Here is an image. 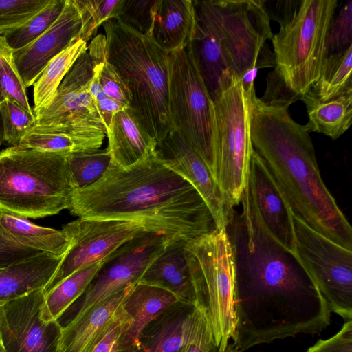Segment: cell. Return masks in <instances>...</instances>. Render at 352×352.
<instances>
[{
    "mask_svg": "<svg viewBox=\"0 0 352 352\" xmlns=\"http://www.w3.org/2000/svg\"><path fill=\"white\" fill-rule=\"evenodd\" d=\"M81 19L74 0H66L56 21L27 46L13 51L16 72L24 87L34 83L47 64L72 42L80 38Z\"/></svg>",
    "mask_w": 352,
    "mask_h": 352,
    "instance_id": "ac0fdd59",
    "label": "cell"
},
{
    "mask_svg": "<svg viewBox=\"0 0 352 352\" xmlns=\"http://www.w3.org/2000/svg\"><path fill=\"white\" fill-rule=\"evenodd\" d=\"M177 302V298L170 292L138 282L122 303L130 323L117 352L135 348L149 324Z\"/></svg>",
    "mask_w": 352,
    "mask_h": 352,
    "instance_id": "603a6c76",
    "label": "cell"
},
{
    "mask_svg": "<svg viewBox=\"0 0 352 352\" xmlns=\"http://www.w3.org/2000/svg\"><path fill=\"white\" fill-rule=\"evenodd\" d=\"M68 210L80 219L140 222L170 240L189 241L217 229L200 194L157 149L126 168L111 164L97 182L74 190Z\"/></svg>",
    "mask_w": 352,
    "mask_h": 352,
    "instance_id": "7a4b0ae2",
    "label": "cell"
},
{
    "mask_svg": "<svg viewBox=\"0 0 352 352\" xmlns=\"http://www.w3.org/2000/svg\"><path fill=\"white\" fill-rule=\"evenodd\" d=\"M0 352H6L3 340H2V336H1V327H0Z\"/></svg>",
    "mask_w": 352,
    "mask_h": 352,
    "instance_id": "f907efd6",
    "label": "cell"
},
{
    "mask_svg": "<svg viewBox=\"0 0 352 352\" xmlns=\"http://www.w3.org/2000/svg\"><path fill=\"white\" fill-rule=\"evenodd\" d=\"M156 0H122L116 19L146 36H151Z\"/></svg>",
    "mask_w": 352,
    "mask_h": 352,
    "instance_id": "ab89813d",
    "label": "cell"
},
{
    "mask_svg": "<svg viewBox=\"0 0 352 352\" xmlns=\"http://www.w3.org/2000/svg\"><path fill=\"white\" fill-rule=\"evenodd\" d=\"M65 2L66 0H50L44 8L25 23L0 34L13 51L21 49L48 30L61 14Z\"/></svg>",
    "mask_w": 352,
    "mask_h": 352,
    "instance_id": "e575fe53",
    "label": "cell"
},
{
    "mask_svg": "<svg viewBox=\"0 0 352 352\" xmlns=\"http://www.w3.org/2000/svg\"><path fill=\"white\" fill-rule=\"evenodd\" d=\"M0 233L16 244L55 256H64L70 246L63 230L37 226L8 212L0 211Z\"/></svg>",
    "mask_w": 352,
    "mask_h": 352,
    "instance_id": "83f0119b",
    "label": "cell"
},
{
    "mask_svg": "<svg viewBox=\"0 0 352 352\" xmlns=\"http://www.w3.org/2000/svg\"><path fill=\"white\" fill-rule=\"evenodd\" d=\"M137 283L129 284L117 290L62 326L56 352H80L113 317Z\"/></svg>",
    "mask_w": 352,
    "mask_h": 352,
    "instance_id": "4316f807",
    "label": "cell"
},
{
    "mask_svg": "<svg viewBox=\"0 0 352 352\" xmlns=\"http://www.w3.org/2000/svg\"><path fill=\"white\" fill-rule=\"evenodd\" d=\"M352 46L327 56L318 80L305 94L318 101H328L352 93ZM305 95V94H304Z\"/></svg>",
    "mask_w": 352,
    "mask_h": 352,
    "instance_id": "1f68e13d",
    "label": "cell"
},
{
    "mask_svg": "<svg viewBox=\"0 0 352 352\" xmlns=\"http://www.w3.org/2000/svg\"><path fill=\"white\" fill-rule=\"evenodd\" d=\"M6 66L15 67L13 50L8 44L5 37L0 34V69Z\"/></svg>",
    "mask_w": 352,
    "mask_h": 352,
    "instance_id": "c3c4849f",
    "label": "cell"
},
{
    "mask_svg": "<svg viewBox=\"0 0 352 352\" xmlns=\"http://www.w3.org/2000/svg\"><path fill=\"white\" fill-rule=\"evenodd\" d=\"M130 319L122 304L113 317L90 339L80 352H117Z\"/></svg>",
    "mask_w": 352,
    "mask_h": 352,
    "instance_id": "74e56055",
    "label": "cell"
},
{
    "mask_svg": "<svg viewBox=\"0 0 352 352\" xmlns=\"http://www.w3.org/2000/svg\"><path fill=\"white\" fill-rule=\"evenodd\" d=\"M107 258L74 272L45 293L41 307V320L46 323L59 321L70 306L85 293Z\"/></svg>",
    "mask_w": 352,
    "mask_h": 352,
    "instance_id": "f546056e",
    "label": "cell"
},
{
    "mask_svg": "<svg viewBox=\"0 0 352 352\" xmlns=\"http://www.w3.org/2000/svg\"><path fill=\"white\" fill-rule=\"evenodd\" d=\"M105 135L104 129L90 124L34 126L23 137L19 146L68 155L100 148Z\"/></svg>",
    "mask_w": 352,
    "mask_h": 352,
    "instance_id": "7402d4cb",
    "label": "cell"
},
{
    "mask_svg": "<svg viewBox=\"0 0 352 352\" xmlns=\"http://www.w3.org/2000/svg\"><path fill=\"white\" fill-rule=\"evenodd\" d=\"M94 58V71L105 95L123 108L130 107L131 92L116 67L106 58V38L104 34L96 36L87 48Z\"/></svg>",
    "mask_w": 352,
    "mask_h": 352,
    "instance_id": "d6a6232c",
    "label": "cell"
},
{
    "mask_svg": "<svg viewBox=\"0 0 352 352\" xmlns=\"http://www.w3.org/2000/svg\"><path fill=\"white\" fill-rule=\"evenodd\" d=\"M185 251L198 303L206 311L218 352H223L234 324L235 259L227 229L188 241Z\"/></svg>",
    "mask_w": 352,
    "mask_h": 352,
    "instance_id": "8992f818",
    "label": "cell"
},
{
    "mask_svg": "<svg viewBox=\"0 0 352 352\" xmlns=\"http://www.w3.org/2000/svg\"><path fill=\"white\" fill-rule=\"evenodd\" d=\"M253 149L262 158L292 214L317 232L352 250V228L320 175L314 146L288 106L270 105L246 92Z\"/></svg>",
    "mask_w": 352,
    "mask_h": 352,
    "instance_id": "3957f363",
    "label": "cell"
},
{
    "mask_svg": "<svg viewBox=\"0 0 352 352\" xmlns=\"http://www.w3.org/2000/svg\"><path fill=\"white\" fill-rule=\"evenodd\" d=\"M24 87L15 67L6 66L0 69V100L6 99L34 113Z\"/></svg>",
    "mask_w": 352,
    "mask_h": 352,
    "instance_id": "b9f144b4",
    "label": "cell"
},
{
    "mask_svg": "<svg viewBox=\"0 0 352 352\" xmlns=\"http://www.w3.org/2000/svg\"><path fill=\"white\" fill-rule=\"evenodd\" d=\"M177 352H218L207 315H205L187 342Z\"/></svg>",
    "mask_w": 352,
    "mask_h": 352,
    "instance_id": "ee69618b",
    "label": "cell"
},
{
    "mask_svg": "<svg viewBox=\"0 0 352 352\" xmlns=\"http://www.w3.org/2000/svg\"><path fill=\"white\" fill-rule=\"evenodd\" d=\"M106 135L111 164L119 168L134 165L157 148V142L143 128L130 107L113 116Z\"/></svg>",
    "mask_w": 352,
    "mask_h": 352,
    "instance_id": "cb8c5ba5",
    "label": "cell"
},
{
    "mask_svg": "<svg viewBox=\"0 0 352 352\" xmlns=\"http://www.w3.org/2000/svg\"><path fill=\"white\" fill-rule=\"evenodd\" d=\"M64 256L41 252L0 269V307L35 290H45Z\"/></svg>",
    "mask_w": 352,
    "mask_h": 352,
    "instance_id": "d4e9b609",
    "label": "cell"
},
{
    "mask_svg": "<svg viewBox=\"0 0 352 352\" xmlns=\"http://www.w3.org/2000/svg\"><path fill=\"white\" fill-rule=\"evenodd\" d=\"M292 256L315 285L331 312L352 318V250L311 229L293 214Z\"/></svg>",
    "mask_w": 352,
    "mask_h": 352,
    "instance_id": "8fae6325",
    "label": "cell"
},
{
    "mask_svg": "<svg viewBox=\"0 0 352 352\" xmlns=\"http://www.w3.org/2000/svg\"><path fill=\"white\" fill-rule=\"evenodd\" d=\"M3 138L11 146H19L23 137L35 125L36 117L18 104L6 99L0 104Z\"/></svg>",
    "mask_w": 352,
    "mask_h": 352,
    "instance_id": "8d00e7d4",
    "label": "cell"
},
{
    "mask_svg": "<svg viewBox=\"0 0 352 352\" xmlns=\"http://www.w3.org/2000/svg\"><path fill=\"white\" fill-rule=\"evenodd\" d=\"M234 331L241 352L300 333L314 335L331 322V311L296 261L253 225L235 222Z\"/></svg>",
    "mask_w": 352,
    "mask_h": 352,
    "instance_id": "6da1fadb",
    "label": "cell"
},
{
    "mask_svg": "<svg viewBox=\"0 0 352 352\" xmlns=\"http://www.w3.org/2000/svg\"><path fill=\"white\" fill-rule=\"evenodd\" d=\"M306 352H352V320H346L336 334L318 340Z\"/></svg>",
    "mask_w": 352,
    "mask_h": 352,
    "instance_id": "f6af8a7d",
    "label": "cell"
},
{
    "mask_svg": "<svg viewBox=\"0 0 352 352\" xmlns=\"http://www.w3.org/2000/svg\"><path fill=\"white\" fill-rule=\"evenodd\" d=\"M0 104H1V100H0Z\"/></svg>",
    "mask_w": 352,
    "mask_h": 352,
    "instance_id": "816d5d0a",
    "label": "cell"
},
{
    "mask_svg": "<svg viewBox=\"0 0 352 352\" xmlns=\"http://www.w3.org/2000/svg\"><path fill=\"white\" fill-rule=\"evenodd\" d=\"M168 91L173 130L195 151L214 177L217 142L214 104L190 43L168 53Z\"/></svg>",
    "mask_w": 352,
    "mask_h": 352,
    "instance_id": "ba28073f",
    "label": "cell"
},
{
    "mask_svg": "<svg viewBox=\"0 0 352 352\" xmlns=\"http://www.w3.org/2000/svg\"><path fill=\"white\" fill-rule=\"evenodd\" d=\"M81 19L80 38L87 42L96 36L104 22L116 19L122 0H74Z\"/></svg>",
    "mask_w": 352,
    "mask_h": 352,
    "instance_id": "d590c367",
    "label": "cell"
},
{
    "mask_svg": "<svg viewBox=\"0 0 352 352\" xmlns=\"http://www.w3.org/2000/svg\"><path fill=\"white\" fill-rule=\"evenodd\" d=\"M170 241L161 234L144 231L117 248L107 258L83 294L74 317L126 285L138 283Z\"/></svg>",
    "mask_w": 352,
    "mask_h": 352,
    "instance_id": "5bb4252c",
    "label": "cell"
},
{
    "mask_svg": "<svg viewBox=\"0 0 352 352\" xmlns=\"http://www.w3.org/2000/svg\"><path fill=\"white\" fill-rule=\"evenodd\" d=\"M337 0H301L272 38L276 67L285 85L302 96L318 80L327 57L326 37Z\"/></svg>",
    "mask_w": 352,
    "mask_h": 352,
    "instance_id": "52a82bcc",
    "label": "cell"
},
{
    "mask_svg": "<svg viewBox=\"0 0 352 352\" xmlns=\"http://www.w3.org/2000/svg\"><path fill=\"white\" fill-rule=\"evenodd\" d=\"M212 100L217 132L214 179L233 208L241 203L254 151L248 96L240 78L227 69L220 77Z\"/></svg>",
    "mask_w": 352,
    "mask_h": 352,
    "instance_id": "9c48e42d",
    "label": "cell"
},
{
    "mask_svg": "<svg viewBox=\"0 0 352 352\" xmlns=\"http://www.w3.org/2000/svg\"><path fill=\"white\" fill-rule=\"evenodd\" d=\"M187 242L170 240L139 283L164 289L174 294L180 303L195 305L199 303L186 256Z\"/></svg>",
    "mask_w": 352,
    "mask_h": 352,
    "instance_id": "44dd1931",
    "label": "cell"
},
{
    "mask_svg": "<svg viewBox=\"0 0 352 352\" xmlns=\"http://www.w3.org/2000/svg\"><path fill=\"white\" fill-rule=\"evenodd\" d=\"M44 289H38L0 307V327L6 352H56L62 325L44 322L41 307Z\"/></svg>",
    "mask_w": 352,
    "mask_h": 352,
    "instance_id": "9a60e30c",
    "label": "cell"
},
{
    "mask_svg": "<svg viewBox=\"0 0 352 352\" xmlns=\"http://www.w3.org/2000/svg\"><path fill=\"white\" fill-rule=\"evenodd\" d=\"M41 252L16 244L0 233V269L6 267Z\"/></svg>",
    "mask_w": 352,
    "mask_h": 352,
    "instance_id": "bcb514c9",
    "label": "cell"
},
{
    "mask_svg": "<svg viewBox=\"0 0 352 352\" xmlns=\"http://www.w3.org/2000/svg\"><path fill=\"white\" fill-rule=\"evenodd\" d=\"M62 230L70 246L45 294L74 272L106 258L122 244L148 231L136 221L80 218L64 225Z\"/></svg>",
    "mask_w": 352,
    "mask_h": 352,
    "instance_id": "7c38bea8",
    "label": "cell"
},
{
    "mask_svg": "<svg viewBox=\"0 0 352 352\" xmlns=\"http://www.w3.org/2000/svg\"><path fill=\"white\" fill-rule=\"evenodd\" d=\"M205 315L201 305L177 302L144 329L135 348L122 352H177Z\"/></svg>",
    "mask_w": 352,
    "mask_h": 352,
    "instance_id": "d6986e66",
    "label": "cell"
},
{
    "mask_svg": "<svg viewBox=\"0 0 352 352\" xmlns=\"http://www.w3.org/2000/svg\"><path fill=\"white\" fill-rule=\"evenodd\" d=\"M307 107L308 122L304 125L309 132L322 133L336 140L351 126L352 93L321 102L305 94L301 97Z\"/></svg>",
    "mask_w": 352,
    "mask_h": 352,
    "instance_id": "f1b7e54d",
    "label": "cell"
},
{
    "mask_svg": "<svg viewBox=\"0 0 352 352\" xmlns=\"http://www.w3.org/2000/svg\"><path fill=\"white\" fill-rule=\"evenodd\" d=\"M195 29L192 0H156L151 37L168 53L186 47Z\"/></svg>",
    "mask_w": 352,
    "mask_h": 352,
    "instance_id": "484cf974",
    "label": "cell"
},
{
    "mask_svg": "<svg viewBox=\"0 0 352 352\" xmlns=\"http://www.w3.org/2000/svg\"><path fill=\"white\" fill-rule=\"evenodd\" d=\"M241 203L249 217L272 241L292 254L293 214L265 163L254 150Z\"/></svg>",
    "mask_w": 352,
    "mask_h": 352,
    "instance_id": "4fadbf2b",
    "label": "cell"
},
{
    "mask_svg": "<svg viewBox=\"0 0 352 352\" xmlns=\"http://www.w3.org/2000/svg\"><path fill=\"white\" fill-rule=\"evenodd\" d=\"M352 46V1H348L333 16L327 34V56L342 52Z\"/></svg>",
    "mask_w": 352,
    "mask_h": 352,
    "instance_id": "f35d334b",
    "label": "cell"
},
{
    "mask_svg": "<svg viewBox=\"0 0 352 352\" xmlns=\"http://www.w3.org/2000/svg\"><path fill=\"white\" fill-rule=\"evenodd\" d=\"M87 48V42L78 38L47 64L33 84L34 113L51 102L66 74Z\"/></svg>",
    "mask_w": 352,
    "mask_h": 352,
    "instance_id": "4dcf8cb0",
    "label": "cell"
},
{
    "mask_svg": "<svg viewBox=\"0 0 352 352\" xmlns=\"http://www.w3.org/2000/svg\"><path fill=\"white\" fill-rule=\"evenodd\" d=\"M67 155L20 146L0 151V211L37 219L69 209L75 188Z\"/></svg>",
    "mask_w": 352,
    "mask_h": 352,
    "instance_id": "5b68a950",
    "label": "cell"
},
{
    "mask_svg": "<svg viewBox=\"0 0 352 352\" xmlns=\"http://www.w3.org/2000/svg\"><path fill=\"white\" fill-rule=\"evenodd\" d=\"M67 161L76 189L86 188L97 182L111 164L108 148L71 153Z\"/></svg>",
    "mask_w": 352,
    "mask_h": 352,
    "instance_id": "836d02e7",
    "label": "cell"
},
{
    "mask_svg": "<svg viewBox=\"0 0 352 352\" xmlns=\"http://www.w3.org/2000/svg\"><path fill=\"white\" fill-rule=\"evenodd\" d=\"M195 29L190 46L199 71L212 98L222 74L228 69L221 38L208 0H192Z\"/></svg>",
    "mask_w": 352,
    "mask_h": 352,
    "instance_id": "ffe728a7",
    "label": "cell"
},
{
    "mask_svg": "<svg viewBox=\"0 0 352 352\" xmlns=\"http://www.w3.org/2000/svg\"><path fill=\"white\" fill-rule=\"evenodd\" d=\"M263 102L270 105L289 106L301 96L294 94L285 85L274 69L267 76V89L262 98Z\"/></svg>",
    "mask_w": 352,
    "mask_h": 352,
    "instance_id": "7bdbcfd3",
    "label": "cell"
},
{
    "mask_svg": "<svg viewBox=\"0 0 352 352\" xmlns=\"http://www.w3.org/2000/svg\"><path fill=\"white\" fill-rule=\"evenodd\" d=\"M300 1H264V6L270 19L276 21L280 25L287 23L298 10Z\"/></svg>",
    "mask_w": 352,
    "mask_h": 352,
    "instance_id": "7dc6e473",
    "label": "cell"
},
{
    "mask_svg": "<svg viewBox=\"0 0 352 352\" xmlns=\"http://www.w3.org/2000/svg\"><path fill=\"white\" fill-rule=\"evenodd\" d=\"M223 352H241L240 351H239L238 349H236L232 344V343H228V345L226 346V349H224V351Z\"/></svg>",
    "mask_w": 352,
    "mask_h": 352,
    "instance_id": "681fc988",
    "label": "cell"
},
{
    "mask_svg": "<svg viewBox=\"0 0 352 352\" xmlns=\"http://www.w3.org/2000/svg\"><path fill=\"white\" fill-rule=\"evenodd\" d=\"M106 58L118 70L131 95L130 108L157 143L173 130L168 110V53L149 36L118 19L102 25Z\"/></svg>",
    "mask_w": 352,
    "mask_h": 352,
    "instance_id": "277c9868",
    "label": "cell"
},
{
    "mask_svg": "<svg viewBox=\"0 0 352 352\" xmlns=\"http://www.w3.org/2000/svg\"><path fill=\"white\" fill-rule=\"evenodd\" d=\"M157 151L171 170L200 194L213 216L217 229H227L232 208L227 202L211 171L179 133L172 130L157 144Z\"/></svg>",
    "mask_w": 352,
    "mask_h": 352,
    "instance_id": "e0dca14e",
    "label": "cell"
},
{
    "mask_svg": "<svg viewBox=\"0 0 352 352\" xmlns=\"http://www.w3.org/2000/svg\"><path fill=\"white\" fill-rule=\"evenodd\" d=\"M50 0H0V32L21 25Z\"/></svg>",
    "mask_w": 352,
    "mask_h": 352,
    "instance_id": "60d3db41",
    "label": "cell"
},
{
    "mask_svg": "<svg viewBox=\"0 0 352 352\" xmlns=\"http://www.w3.org/2000/svg\"><path fill=\"white\" fill-rule=\"evenodd\" d=\"M94 64L88 51L77 59L51 102L34 113L36 122L33 127L87 123L106 131L90 91Z\"/></svg>",
    "mask_w": 352,
    "mask_h": 352,
    "instance_id": "2e32d148",
    "label": "cell"
},
{
    "mask_svg": "<svg viewBox=\"0 0 352 352\" xmlns=\"http://www.w3.org/2000/svg\"><path fill=\"white\" fill-rule=\"evenodd\" d=\"M228 69L241 78L247 73L275 67L267 44L273 33L261 0H209Z\"/></svg>",
    "mask_w": 352,
    "mask_h": 352,
    "instance_id": "30bf717a",
    "label": "cell"
}]
</instances>
